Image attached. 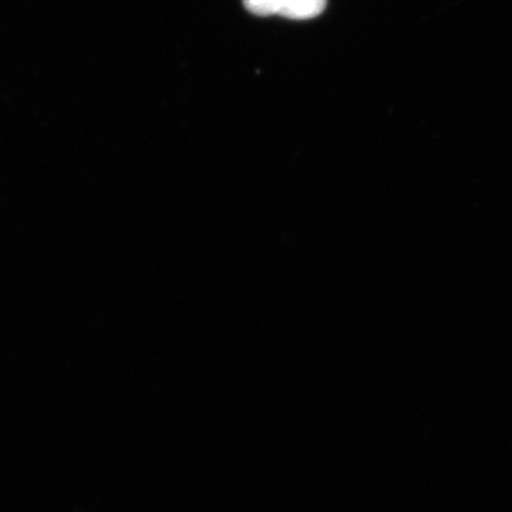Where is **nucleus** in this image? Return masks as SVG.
Listing matches in <instances>:
<instances>
[{"label":"nucleus","instance_id":"nucleus-1","mask_svg":"<svg viewBox=\"0 0 512 512\" xmlns=\"http://www.w3.org/2000/svg\"><path fill=\"white\" fill-rule=\"evenodd\" d=\"M326 8V0H289L281 13L282 18L293 20L313 19Z\"/></svg>","mask_w":512,"mask_h":512},{"label":"nucleus","instance_id":"nucleus-2","mask_svg":"<svg viewBox=\"0 0 512 512\" xmlns=\"http://www.w3.org/2000/svg\"><path fill=\"white\" fill-rule=\"evenodd\" d=\"M288 3L289 0H244L245 8L256 16H281Z\"/></svg>","mask_w":512,"mask_h":512}]
</instances>
